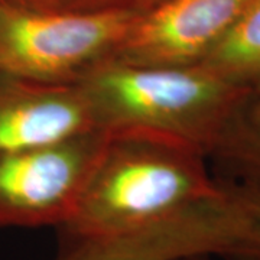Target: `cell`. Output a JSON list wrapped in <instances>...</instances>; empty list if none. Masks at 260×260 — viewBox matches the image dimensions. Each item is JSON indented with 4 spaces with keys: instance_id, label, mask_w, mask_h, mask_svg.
I'll return each instance as SVG.
<instances>
[{
    "instance_id": "cell-1",
    "label": "cell",
    "mask_w": 260,
    "mask_h": 260,
    "mask_svg": "<svg viewBox=\"0 0 260 260\" xmlns=\"http://www.w3.org/2000/svg\"><path fill=\"white\" fill-rule=\"evenodd\" d=\"M223 189L207 156L184 142L145 130L107 132L74 214L61 227L62 237L142 227Z\"/></svg>"
},
{
    "instance_id": "cell-5",
    "label": "cell",
    "mask_w": 260,
    "mask_h": 260,
    "mask_svg": "<svg viewBox=\"0 0 260 260\" xmlns=\"http://www.w3.org/2000/svg\"><path fill=\"white\" fill-rule=\"evenodd\" d=\"M240 198L237 185L224 182L220 195L155 223L107 234L64 237L55 260H177L189 256L225 260L242 233Z\"/></svg>"
},
{
    "instance_id": "cell-8",
    "label": "cell",
    "mask_w": 260,
    "mask_h": 260,
    "mask_svg": "<svg viewBox=\"0 0 260 260\" xmlns=\"http://www.w3.org/2000/svg\"><path fill=\"white\" fill-rule=\"evenodd\" d=\"M207 159L220 181L260 191V85L243 95Z\"/></svg>"
},
{
    "instance_id": "cell-9",
    "label": "cell",
    "mask_w": 260,
    "mask_h": 260,
    "mask_svg": "<svg viewBox=\"0 0 260 260\" xmlns=\"http://www.w3.org/2000/svg\"><path fill=\"white\" fill-rule=\"evenodd\" d=\"M201 65L243 87L260 85V0H251Z\"/></svg>"
},
{
    "instance_id": "cell-2",
    "label": "cell",
    "mask_w": 260,
    "mask_h": 260,
    "mask_svg": "<svg viewBox=\"0 0 260 260\" xmlns=\"http://www.w3.org/2000/svg\"><path fill=\"white\" fill-rule=\"evenodd\" d=\"M77 87L97 129L165 135L207 158L249 90L201 64L139 67L116 61L99 67Z\"/></svg>"
},
{
    "instance_id": "cell-3",
    "label": "cell",
    "mask_w": 260,
    "mask_h": 260,
    "mask_svg": "<svg viewBox=\"0 0 260 260\" xmlns=\"http://www.w3.org/2000/svg\"><path fill=\"white\" fill-rule=\"evenodd\" d=\"M140 12H56L0 0V70L35 83L77 85L112 61Z\"/></svg>"
},
{
    "instance_id": "cell-11",
    "label": "cell",
    "mask_w": 260,
    "mask_h": 260,
    "mask_svg": "<svg viewBox=\"0 0 260 260\" xmlns=\"http://www.w3.org/2000/svg\"><path fill=\"white\" fill-rule=\"evenodd\" d=\"M13 2L39 10L106 12V10H145L159 0H13Z\"/></svg>"
},
{
    "instance_id": "cell-7",
    "label": "cell",
    "mask_w": 260,
    "mask_h": 260,
    "mask_svg": "<svg viewBox=\"0 0 260 260\" xmlns=\"http://www.w3.org/2000/svg\"><path fill=\"white\" fill-rule=\"evenodd\" d=\"M97 129L77 85H49L0 70V152Z\"/></svg>"
},
{
    "instance_id": "cell-12",
    "label": "cell",
    "mask_w": 260,
    "mask_h": 260,
    "mask_svg": "<svg viewBox=\"0 0 260 260\" xmlns=\"http://www.w3.org/2000/svg\"><path fill=\"white\" fill-rule=\"evenodd\" d=\"M177 260H223L215 256H189V257H182V259Z\"/></svg>"
},
{
    "instance_id": "cell-4",
    "label": "cell",
    "mask_w": 260,
    "mask_h": 260,
    "mask_svg": "<svg viewBox=\"0 0 260 260\" xmlns=\"http://www.w3.org/2000/svg\"><path fill=\"white\" fill-rule=\"evenodd\" d=\"M107 139L91 129L0 152V227H62L74 214Z\"/></svg>"
},
{
    "instance_id": "cell-10",
    "label": "cell",
    "mask_w": 260,
    "mask_h": 260,
    "mask_svg": "<svg viewBox=\"0 0 260 260\" xmlns=\"http://www.w3.org/2000/svg\"><path fill=\"white\" fill-rule=\"evenodd\" d=\"M239 186L243 201V227L240 237L227 259L260 260V191Z\"/></svg>"
},
{
    "instance_id": "cell-6",
    "label": "cell",
    "mask_w": 260,
    "mask_h": 260,
    "mask_svg": "<svg viewBox=\"0 0 260 260\" xmlns=\"http://www.w3.org/2000/svg\"><path fill=\"white\" fill-rule=\"evenodd\" d=\"M251 0H159L140 12L112 61L139 67L201 64Z\"/></svg>"
}]
</instances>
